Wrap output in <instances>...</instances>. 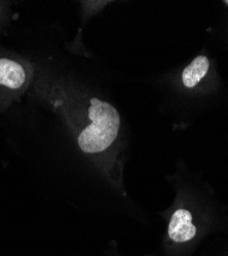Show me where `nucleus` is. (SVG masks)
I'll list each match as a JSON object with an SVG mask.
<instances>
[{"mask_svg": "<svg viewBox=\"0 0 228 256\" xmlns=\"http://www.w3.org/2000/svg\"><path fill=\"white\" fill-rule=\"evenodd\" d=\"M89 124L78 136V144L85 153H99L114 142L117 136L120 117L114 106L99 98H92L89 108Z\"/></svg>", "mask_w": 228, "mask_h": 256, "instance_id": "f257e3e1", "label": "nucleus"}, {"mask_svg": "<svg viewBox=\"0 0 228 256\" xmlns=\"http://www.w3.org/2000/svg\"><path fill=\"white\" fill-rule=\"evenodd\" d=\"M27 73L22 64L17 60L0 58V88L17 90L23 88Z\"/></svg>", "mask_w": 228, "mask_h": 256, "instance_id": "f03ea898", "label": "nucleus"}, {"mask_svg": "<svg viewBox=\"0 0 228 256\" xmlns=\"http://www.w3.org/2000/svg\"><path fill=\"white\" fill-rule=\"evenodd\" d=\"M196 228L192 224L191 213L186 209H178L172 216L169 224V236L175 242H187L194 238Z\"/></svg>", "mask_w": 228, "mask_h": 256, "instance_id": "7ed1b4c3", "label": "nucleus"}, {"mask_svg": "<svg viewBox=\"0 0 228 256\" xmlns=\"http://www.w3.org/2000/svg\"><path fill=\"white\" fill-rule=\"evenodd\" d=\"M210 67V62L204 56L195 58L190 65L186 67L182 73V81L186 88H191L204 77Z\"/></svg>", "mask_w": 228, "mask_h": 256, "instance_id": "20e7f679", "label": "nucleus"}, {"mask_svg": "<svg viewBox=\"0 0 228 256\" xmlns=\"http://www.w3.org/2000/svg\"><path fill=\"white\" fill-rule=\"evenodd\" d=\"M226 4H228V2H226Z\"/></svg>", "mask_w": 228, "mask_h": 256, "instance_id": "39448f33", "label": "nucleus"}]
</instances>
